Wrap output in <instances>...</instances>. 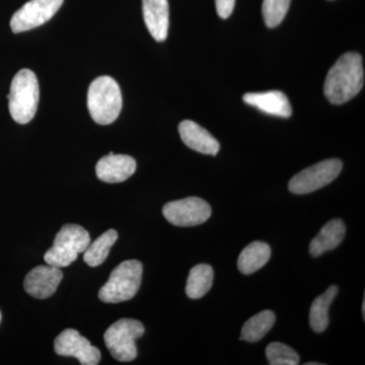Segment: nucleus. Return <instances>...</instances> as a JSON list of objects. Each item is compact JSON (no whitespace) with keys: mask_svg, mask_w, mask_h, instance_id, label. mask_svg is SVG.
I'll list each match as a JSON object with an SVG mask.
<instances>
[{"mask_svg":"<svg viewBox=\"0 0 365 365\" xmlns=\"http://www.w3.org/2000/svg\"><path fill=\"white\" fill-rule=\"evenodd\" d=\"M364 312H365V302L364 300V304H362V313H364Z\"/></svg>","mask_w":365,"mask_h":365,"instance_id":"25","label":"nucleus"},{"mask_svg":"<svg viewBox=\"0 0 365 365\" xmlns=\"http://www.w3.org/2000/svg\"><path fill=\"white\" fill-rule=\"evenodd\" d=\"M292 0H263L262 11L268 28L279 26L287 16Z\"/></svg>","mask_w":365,"mask_h":365,"instance_id":"23","label":"nucleus"},{"mask_svg":"<svg viewBox=\"0 0 365 365\" xmlns=\"http://www.w3.org/2000/svg\"><path fill=\"white\" fill-rule=\"evenodd\" d=\"M342 168L343 163L338 158L323 160L295 175L290 180L288 189L297 195L312 193L332 182L339 176Z\"/></svg>","mask_w":365,"mask_h":365,"instance_id":"7","label":"nucleus"},{"mask_svg":"<svg viewBox=\"0 0 365 365\" xmlns=\"http://www.w3.org/2000/svg\"><path fill=\"white\" fill-rule=\"evenodd\" d=\"M346 227L341 220L327 222L317 237L309 244V254L313 257L322 256L326 252L337 248L344 240Z\"/></svg>","mask_w":365,"mask_h":365,"instance_id":"16","label":"nucleus"},{"mask_svg":"<svg viewBox=\"0 0 365 365\" xmlns=\"http://www.w3.org/2000/svg\"><path fill=\"white\" fill-rule=\"evenodd\" d=\"M54 350L61 356L76 357L83 365L100 364V350L74 329H66L57 336Z\"/></svg>","mask_w":365,"mask_h":365,"instance_id":"10","label":"nucleus"},{"mask_svg":"<svg viewBox=\"0 0 365 365\" xmlns=\"http://www.w3.org/2000/svg\"><path fill=\"white\" fill-rule=\"evenodd\" d=\"M244 102L257 108L260 111L275 117L289 118L292 108L285 93L280 91H269L264 93H249L242 98Z\"/></svg>","mask_w":365,"mask_h":365,"instance_id":"13","label":"nucleus"},{"mask_svg":"<svg viewBox=\"0 0 365 365\" xmlns=\"http://www.w3.org/2000/svg\"><path fill=\"white\" fill-rule=\"evenodd\" d=\"M215 272L208 264H199L190 270L187 279L186 294L189 299H198L211 289Z\"/></svg>","mask_w":365,"mask_h":365,"instance_id":"19","label":"nucleus"},{"mask_svg":"<svg viewBox=\"0 0 365 365\" xmlns=\"http://www.w3.org/2000/svg\"><path fill=\"white\" fill-rule=\"evenodd\" d=\"M266 357L271 365H297L299 356L289 346L280 342H273L266 348Z\"/></svg>","mask_w":365,"mask_h":365,"instance_id":"22","label":"nucleus"},{"mask_svg":"<svg viewBox=\"0 0 365 365\" xmlns=\"http://www.w3.org/2000/svg\"><path fill=\"white\" fill-rule=\"evenodd\" d=\"M216 11L222 19H227L235 9V0H215Z\"/></svg>","mask_w":365,"mask_h":365,"instance_id":"24","label":"nucleus"},{"mask_svg":"<svg viewBox=\"0 0 365 365\" xmlns=\"http://www.w3.org/2000/svg\"><path fill=\"white\" fill-rule=\"evenodd\" d=\"M275 319V314L272 311H263L255 314L242 327L241 339L250 343L263 339L272 329Z\"/></svg>","mask_w":365,"mask_h":365,"instance_id":"21","label":"nucleus"},{"mask_svg":"<svg viewBox=\"0 0 365 365\" xmlns=\"http://www.w3.org/2000/svg\"><path fill=\"white\" fill-rule=\"evenodd\" d=\"M143 266L141 262H122L112 271L107 283L98 292V297L107 304H119L133 299L143 280Z\"/></svg>","mask_w":365,"mask_h":365,"instance_id":"4","label":"nucleus"},{"mask_svg":"<svg viewBox=\"0 0 365 365\" xmlns=\"http://www.w3.org/2000/svg\"><path fill=\"white\" fill-rule=\"evenodd\" d=\"M118 234L115 230H109L98 237L95 242H90L83 252V261L91 267L102 265L108 258L110 250L117 242Z\"/></svg>","mask_w":365,"mask_h":365,"instance_id":"20","label":"nucleus"},{"mask_svg":"<svg viewBox=\"0 0 365 365\" xmlns=\"http://www.w3.org/2000/svg\"><path fill=\"white\" fill-rule=\"evenodd\" d=\"M143 11L146 28L153 39L163 42L169 31V4L168 0H143Z\"/></svg>","mask_w":365,"mask_h":365,"instance_id":"15","label":"nucleus"},{"mask_svg":"<svg viewBox=\"0 0 365 365\" xmlns=\"http://www.w3.org/2000/svg\"><path fill=\"white\" fill-rule=\"evenodd\" d=\"M210 205L199 197H188L172 201L163 208V216L176 227H196L207 222L211 216Z\"/></svg>","mask_w":365,"mask_h":365,"instance_id":"8","label":"nucleus"},{"mask_svg":"<svg viewBox=\"0 0 365 365\" xmlns=\"http://www.w3.org/2000/svg\"><path fill=\"white\" fill-rule=\"evenodd\" d=\"M122 104L121 90L111 76H100L91 83L88 91V108L96 123L112 124L119 117Z\"/></svg>","mask_w":365,"mask_h":365,"instance_id":"2","label":"nucleus"},{"mask_svg":"<svg viewBox=\"0 0 365 365\" xmlns=\"http://www.w3.org/2000/svg\"><path fill=\"white\" fill-rule=\"evenodd\" d=\"M40 90L37 76L30 69H21L11 81L9 98V113L16 123L26 124L35 117Z\"/></svg>","mask_w":365,"mask_h":365,"instance_id":"3","label":"nucleus"},{"mask_svg":"<svg viewBox=\"0 0 365 365\" xmlns=\"http://www.w3.org/2000/svg\"><path fill=\"white\" fill-rule=\"evenodd\" d=\"M364 71L359 53L348 52L336 61L327 74L324 91L329 102L344 104L364 88Z\"/></svg>","mask_w":365,"mask_h":365,"instance_id":"1","label":"nucleus"},{"mask_svg":"<svg viewBox=\"0 0 365 365\" xmlns=\"http://www.w3.org/2000/svg\"><path fill=\"white\" fill-rule=\"evenodd\" d=\"M135 170L136 162L133 158L126 155H114L113 153L101 158L96 167L98 179L111 184L126 181Z\"/></svg>","mask_w":365,"mask_h":365,"instance_id":"12","label":"nucleus"},{"mask_svg":"<svg viewBox=\"0 0 365 365\" xmlns=\"http://www.w3.org/2000/svg\"><path fill=\"white\" fill-rule=\"evenodd\" d=\"M271 248L264 242H253L248 245L237 260V268L245 275H250L260 270L270 260Z\"/></svg>","mask_w":365,"mask_h":365,"instance_id":"17","label":"nucleus"},{"mask_svg":"<svg viewBox=\"0 0 365 365\" xmlns=\"http://www.w3.org/2000/svg\"><path fill=\"white\" fill-rule=\"evenodd\" d=\"M64 0H30L14 13L11 21L14 33H23L44 25L59 11Z\"/></svg>","mask_w":365,"mask_h":365,"instance_id":"9","label":"nucleus"},{"mask_svg":"<svg viewBox=\"0 0 365 365\" xmlns=\"http://www.w3.org/2000/svg\"><path fill=\"white\" fill-rule=\"evenodd\" d=\"M63 273L55 266H38L26 276L25 290L26 294L35 299H45L56 292Z\"/></svg>","mask_w":365,"mask_h":365,"instance_id":"11","label":"nucleus"},{"mask_svg":"<svg viewBox=\"0 0 365 365\" xmlns=\"http://www.w3.org/2000/svg\"><path fill=\"white\" fill-rule=\"evenodd\" d=\"M179 133L182 143L191 150L208 155H216L220 151V143L215 137L191 120H185L180 123Z\"/></svg>","mask_w":365,"mask_h":365,"instance_id":"14","label":"nucleus"},{"mask_svg":"<svg viewBox=\"0 0 365 365\" xmlns=\"http://www.w3.org/2000/svg\"><path fill=\"white\" fill-rule=\"evenodd\" d=\"M90 242V234L81 225H63L55 237L51 248L46 252L44 260L48 265L67 267L86 251Z\"/></svg>","mask_w":365,"mask_h":365,"instance_id":"5","label":"nucleus"},{"mask_svg":"<svg viewBox=\"0 0 365 365\" xmlns=\"http://www.w3.org/2000/svg\"><path fill=\"white\" fill-rule=\"evenodd\" d=\"M338 294V287L332 285L325 294L314 300L309 311V325L316 333H322L329 326V309Z\"/></svg>","mask_w":365,"mask_h":365,"instance_id":"18","label":"nucleus"},{"mask_svg":"<svg viewBox=\"0 0 365 365\" xmlns=\"http://www.w3.org/2000/svg\"><path fill=\"white\" fill-rule=\"evenodd\" d=\"M0 319H1V314H0Z\"/></svg>","mask_w":365,"mask_h":365,"instance_id":"26","label":"nucleus"},{"mask_svg":"<svg viewBox=\"0 0 365 365\" xmlns=\"http://www.w3.org/2000/svg\"><path fill=\"white\" fill-rule=\"evenodd\" d=\"M144 331V326L137 319H119L106 331V346L118 361H132L137 357L135 341L143 337Z\"/></svg>","mask_w":365,"mask_h":365,"instance_id":"6","label":"nucleus"}]
</instances>
